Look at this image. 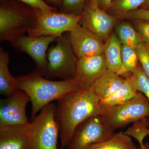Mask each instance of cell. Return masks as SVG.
Instances as JSON below:
<instances>
[{
    "label": "cell",
    "instance_id": "21",
    "mask_svg": "<svg viewBox=\"0 0 149 149\" xmlns=\"http://www.w3.org/2000/svg\"><path fill=\"white\" fill-rule=\"evenodd\" d=\"M146 0H113L107 13L121 19L141 7Z\"/></svg>",
    "mask_w": 149,
    "mask_h": 149
},
{
    "label": "cell",
    "instance_id": "33",
    "mask_svg": "<svg viewBox=\"0 0 149 149\" xmlns=\"http://www.w3.org/2000/svg\"><path fill=\"white\" fill-rule=\"evenodd\" d=\"M140 146L142 147L143 149H149V144H148V146H146V145L143 144L140 145Z\"/></svg>",
    "mask_w": 149,
    "mask_h": 149
},
{
    "label": "cell",
    "instance_id": "18",
    "mask_svg": "<svg viewBox=\"0 0 149 149\" xmlns=\"http://www.w3.org/2000/svg\"><path fill=\"white\" fill-rule=\"evenodd\" d=\"M138 92L131 78H125L121 87L115 93L107 98L100 100V104L105 107L120 105L129 101Z\"/></svg>",
    "mask_w": 149,
    "mask_h": 149
},
{
    "label": "cell",
    "instance_id": "7",
    "mask_svg": "<svg viewBox=\"0 0 149 149\" xmlns=\"http://www.w3.org/2000/svg\"><path fill=\"white\" fill-rule=\"evenodd\" d=\"M56 105L48 104L29 123L31 149H58L59 130L54 118Z\"/></svg>",
    "mask_w": 149,
    "mask_h": 149
},
{
    "label": "cell",
    "instance_id": "30",
    "mask_svg": "<svg viewBox=\"0 0 149 149\" xmlns=\"http://www.w3.org/2000/svg\"><path fill=\"white\" fill-rule=\"evenodd\" d=\"M113 0H88L87 2L95 3L99 8L107 12Z\"/></svg>",
    "mask_w": 149,
    "mask_h": 149
},
{
    "label": "cell",
    "instance_id": "14",
    "mask_svg": "<svg viewBox=\"0 0 149 149\" xmlns=\"http://www.w3.org/2000/svg\"><path fill=\"white\" fill-rule=\"evenodd\" d=\"M0 149H31L29 123L0 127Z\"/></svg>",
    "mask_w": 149,
    "mask_h": 149
},
{
    "label": "cell",
    "instance_id": "28",
    "mask_svg": "<svg viewBox=\"0 0 149 149\" xmlns=\"http://www.w3.org/2000/svg\"><path fill=\"white\" fill-rule=\"evenodd\" d=\"M33 8L40 9L44 10L57 11L56 8L48 5L42 0H17Z\"/></svg>",
    "mask_w": 149,
    "mask_h": 149
},
{
    "label": "cell",
    "instance_id": "4",
    "mask_svg": "<svg viewBox=\"0 0 149 149\" xmlns=\"http://www.w3.org/2000/svg\"><path fill=\"white\" fill-rule=\"evenodd\" d=\"M36 20L35 9H26L10 3L0 6V41L11 44L33 27Z\"/></svg>",
    "mask_w": 149,
    "mask_h": 149
},
{
    "label": "cell",
    "instance_id": "17",
    "mask_svg": "<svg viewBox=\"0 0 149 149\" xmlns=\"http://www.w3.org/2000/svg\"><path fill=\"white\" fill-rule=\"evenodd\" d=\"M9 62L8 53L3 48L0 47V93L9 97L19 89L16 77H13L9 70Z\"/></svg>",
    "mask_w": 149,
    "mask_h": 149
},
{
    "label": "cell",
    "instance_id": "27",
    "mask_svg": "<svg viewBox=\"0 0 149 149\" xmlns=\"http://www.w3.org/2000/svg\"><path fill=\"white\" fill-rule=\"evenodd\" d=\"M134 28L143 42L149 47V22L143 19H133Z\"/></svg>",
    "mask_w": 149,
    "mask_h": 149
},
{
    "label": "cell",
    "instance_id": "12",
    "mask_svg": "<svg viewBox=\"0 0 149 149\" xmlns=\"http://www.w3.org/2000/svg\"><path fill=\"white\" fill-rule=\"evenodd\" d=\"M103 54L78 58L74 80L81 91L92 88L93 83L107 70Z\"/></svg>",
    "mask_w": 149,
    "mask_h": 149
},
{
    "label": "cell",
    "instance_id": "32",
    "mask_svg": "<svg viewBox=\"0 0 149 149\" xmlns=\"http://www.w3.org/2000/svg\"><path fill=\"white\" fill-rule=\"evenodd\" d=\"M140 9H149V0H146L144 3L140 8Z\"/></svg>",
    "mask_w": 149,
    "mask_h": 149
},
{
    "label": "cell",
    "instance_id": "10",
    "mask_svg": "<svg viewBox=\"0 0 149 149\" xmlns=\"http://www.w3.org/2000/svg\"><path fill=\"white\" fill-rule=\"evenodd\" d=\"M30 99L28 94L19 88L11 95L1 99L0 127L29 124L26 107Z\"/></svg>",
    "mask_w": 149,
    "mask_h": 149
},
{
    "label": "cell",
    "instance_id": "22",
    "mask_svg": "<svg viewBox=\"0 0 149 149\" xmlns=\"http://www.w3.org/2000/svg\"><path fill=\"white\" fill-rule=\"evenodd\" d=\"M121 58L125 70L133 74L139 64V56L136 48L122 45Z\"/></svg>",
    "mask_w": 149,
    "mask_h": 149
},
{
    "label": "cell",
    "instance_id": "34",
    "mask_svg": "<svg viewBox=\"0 0 149 149\" xmlns=\"http://www.w3.org/2000/svg\"><path fill=\"white\" fill-rule=\"evenodd\" d=\"M139 149H143V148H142V147L141 146H140V147H139Z\"/></svg>",
    "mask_w": 149,
    "mask_h": 149
},
{
    "label": "cell",
    "instance_id": "29",
    "mask_svg": "<svg viewBox=\"0 0 149 149\" xmlns=\"http://www.w3.org/2000/svg\"><path fill=\"white\" fill-rule=\"evenodd\" d=\"M125 18L143 19L149 22V9L139 8L137 10L130 12L125 16Z\"/></svg>",
    "mask_w": 149,
    "mask_h": 149
},
{
    "label": "cell",
    "instance_id": "31",
    "mask_svg": "<svg viewBox=\"0 0 149 149\" xmlns=\"http://www.w3.org/2000/svg\"><path fill=\"white\" fill-rule=\"evenodd\" d=\"M46 1L53 4L61 6L63 0H46Z\"/></svg>",
    "mask_w": 149,
    "mask_h": 149
},
{
    "label": "cell",
    "instance_id": "2",
    "mask_svg": "<svg viewBox=\"0 0 149 149\" xmlns=\"http://www.w3.org/2000/svg\"><path fill=\"white\" fill-rule=\"evenodd\" d=\"M16 77L18 88L28 94L32 102L31 120L42 108L55 100L70 93L80 91L74 79L52 81L43 78L37 69L29 74Z\"/></svg>",
    "mask_w": 149,
    "mask_h": 149
},
{
    "label": "cell",
    "instance_id": "35",
    "mask_svg": "<svg viewBox=\"0 0 149 149\" xmlns=\"http://www.w3.org/2000/svg\"><path fill=\"white\" fill-rule=\"evenodd\" d=\"M148 121H149V118H148Z\"/></svg>",
    "mask_w": 149,
    "mask_h": 149
},
{
    "label": "cell",
    "instance_id": "25",
    "mask_svg": "<svg viewBox=\"0 0 149 149\" xmlns=\"http://www.w3.org/2000/svg\"><path fill=\"white\" fill-rule=\"evenodd\" d=\"M88 0H63L61 5L62 13L79 15L83 12Z\"/></svg>",
    "mask_w": 149,
    "mask_h": 149
},
{
    "label": "cell",
    "instance_id": "1",
    "mask_svg": "<svg viewBox=\"0 0 149 149\" xmlns=\"http://www.w3.org/2000/svg\"><path fill=\"white\" fill-rule=\"evenodd\" d=\"M91 88L70 93L58 100L54 118L59 130V149L66 148L75 128L88 118L101 116L104 107Z\"/></svg>",
    "mask_w": 149,
    "mask_h": 149
},
{
    "label": "cell",
    "instance_id": "5",
    "mask_svg": "<svg viewBox=\"0 0 149 149\" xmlns=\"http://www.w3.org/2000/svg\"><path fill=\"white\" fill-rule=\"evenodd\" d=\"M104 107L101 116L106 125L113 131L131 123L149 118V100L141 92L126 103Z\"/></svg>",
    "mask_w": 149,
    "mask_h": 149
},
{
    "label": "cell",
    "instance_id": "13",
    "mask_svg": "<svg viewBox=\"0 0 149 149\" xmlns=\"http://www.w3.org/2000/svg\"><path fill=\"white\" fill-rule=\"evenodd\" d=\"M68 33L72 49L78 58L103 54L104 42L80 24Z\"/></svg>",
    "mask_w": 149,
    "mask_h": 149
},
{
    "label": "cell",
    "instance_id": "9",
    "mask_svg": "<svg viewBox=\"0 0 149 149\" xmlns=\"http://www.w3.org/2000/svg\"><path fill=\"white\" fill-rule=\"evenodd\" d=\"M82 14L79 24L100 37L104 42L120 19L99 8L94 2H87Z\"/></svg>",
    "mask_w": 149,
    "mask_h": 149
},
{
    "label": "cell",
    "instance_id": "19",
    "mask_svg": "<svg viewBox=\"0 0 149 149\" xmlns=\"http://www.w3.org/2000/svg\"><path fill=\"white\" fill-rule=\"evenodd\" d=\"M89 149H137L130 136L122 131L113 133L108 139L92 146Z\"/></svg>",
    "mask_w": 149,
    "mask_h": 149
},
{
    "label": "cell",
    "instance_id": "23",
    "mask_svg": "<svg viewBox=\"0 0 149 149\" xmlns=\"http://www.w3.org/2000/svg\"><path fill=\"white\" fill-rule=\"evenodd\" d=\"M148 119L145 118L133 123L132 126L124 132L126 135L131 136L139 142L140 145L143 144V140L149 135Z\"/></svg>",
    "mask_w": 149,
    "mask_h": 149
},
{
    "label": "cell",
    "instance_id": "6",
    "mask_svg": "<svg viewBox=\"0 0 149 149\" xmlns=\"http://www.w3.org/2000/svg\"><path fill=\"white\" fill-rule=\"evenodd\" d=\"M35 11L36 20L27 32L29 37H61L65 32L72 31L83 17L82 14L74 15L37 8L35 9Z\"/></svg>",
    "mask_w": 149,
    "mask_h": 149
},
{
    "label": "cell",
    "instance_id": "20",
    "mask_svg": "<svg viewBox=\"0 0 149 149\" xmlns=\"http://www.w3.org/2000/svg\"><path fill=\"white\" fill-rule=\"evenodd\" d=\"M114 28L122 45L136 48L143 42L134 26L128 22H118Z\"/></svg>",
    "mask_w": 149,
    "mask_h": 149
},
{
    "label": "cell",
    "instance_id": "15",
    "mask_svg": "<svg viewBox=\"0 0 149 149\" xmlns=\"http://www.w3.org/2000/svg\"><path fill=\"white\" fill-rule=\"evenodd\" d=\"M122 44L116 33L112 32L105 42L103 54L108 70L125 78H130L132 73L124 68L121 58Z\"/></svg>",
    "mask_w": 149,
    "mask_h": 149
},
{
    "label": "cell",
    "instance_id": "24",
    "mask_svg": "<svg viewBox=\"0 0 149 149\" xmlns=\"http://www.w3.org/2000/svg\"><path fill=\"white\" fill-rule=\"evenodd\" d=\"M130 78L136 90L144 93L149 100V78L141 65L139 64Z\"/></svg>",
    "mask_w": 149,
    "mask_h": 149
},
{
    "label": "cell",
    "instance_id": "8",
    "mask_svg": "<svg viewBox=\"0 0 149 149\" xmlns=\"http://www.w3.org/2000/svg\"><path fill=\"white\" fill-rule=\"evenodd\" d=\"M114 131L108 127L100 116L88 118L75 128L67 149H89L102 142Z\"/></svg>",
    "mask_w": 149,
    "mask_h": 149
},
{
    "label": "cell",
    "instance_id": "26",
    "mask_svg": "<svg viewBox=\"0 0 149 149\" xmlns=\"http://www.w3.org/2000/svg\"><path fill=\"white\" fill-rule=\"evenodd\" d=\"M136 50L141 66L149 78V47L142 42L136 48Z\"/></svg>",
    "mask_w": 149,
    "mask_h": 149
},
{
    "label": "cell",
    "instance_id": "11",
    "mask_svg": "<svg viewBox=\"0 0 149 149\" xmlns=\"http://www.w3.org/2000/svg\"><path fill=\"white\" fill-rule=\"evenodd\" d=\"M57 38L45 35L32 37L23 35L11 44L15 49L30 56L35 63L38 73L43 77L47 64V50L49 45Z\"/></svg>",
    "mask_w": 149,
    "mask_h": 149
},
{
    "label": "cell",
    "instance_id": "3",
    "mask_svg": "<svg viewBox=\"0 0 149 149\" xmlns=\"http://www.w3.org/2000/svg\"><path fill=\"white\" fill-rule=\"evenodd\" d=\"M56 41L55 45L47 53V64L44 77L48 80L74 79L78 58L72 49L68 35L63 34Z\"/></svg>",
    "mask_w": 149,
    "mask_h": 149
},
{
    "label": "cell",
    "instance_id": "16",
    "mask_svg": "<svg viewBox=\"0 0 149 149\" xmlns=\"http://www.w3.org/2000/svg\"><path fill=\"white\" fill-rule=\"evenodd\" d=\"M125 78L107 70L93 83L92 88L100 100L111 95L121 87Z\"/></svg>",
    "mask_w": 149,
    "mask_h": 149
}]
</instances>
